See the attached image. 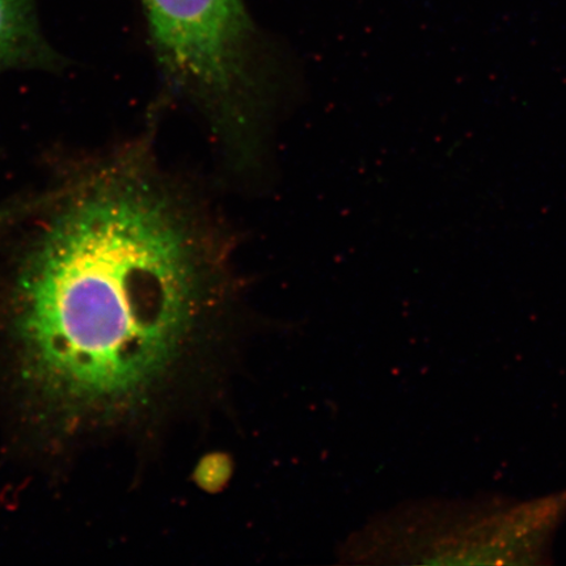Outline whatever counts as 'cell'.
Here are the masks:
<instances>
[{"label": "cell", "mask_w": 566, "mask_h": 566, "mask_svg": "<svg viewBox=\"0 0 566 566\" xmlns=\"http://www.w3.org/2000/svg\"><path fill=\"white\" fill-rule=\"evenodd\" d=\"M155 53L230 144L251 138L261 97L243 0H142Z\"/></svg>", "instance_id": "cell-2"}, {"label": "cell", "mask_w": 566, "mask_h": 566, "mask_svg": "<svg viewBox=\"0 0 566 566\" xmlns=\"http://www.w3.org/2000/svg\"><path fill=\"white\" fill-rule=\"evenodd\" d=\"M54 60L41 31L35 0H0V73L44 67Z\"/></svg>", "instance_id": "cell-3"}, {"label": "cell", "mask_w": 566, "mask_h": 566, "mask_svg": "<svg viewBox=\"0 0 566 566\" xmlns=\"http://www.w3.org/2000/svg\"><path fill=\"white\" fill-rule=\"evenodd\" d=\"M209 252L193 212L144 161L95 169L55 203L18 274L28 378L66 408L138 399L193 331Z\"/></svg>", "instance_id": "cell-1"}, {"label": "cell", "mask_w": 566, "mask_h": 566, "mask_svg": "<svg viewBox=\"0 0 566 566\" xmlns=\"http://www.w3.org/2000/svg\"><path fill=\"white\" fill-rule=\"evenodd\" d=\"M0 221H2V212H0Z\"/></svg>", "instance_id": "cell-4"}]
</instances>
